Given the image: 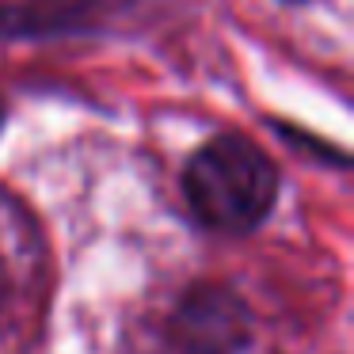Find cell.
Segmentation results:
<instances>
[{
	"label": "cell",
	"instance_id": "1",
	"mask_svg": "<svg viewBox=\"0 0 354 354\" xmlns=\"http://www.w3.org/2000/svg\"><path fill=\"white\" fill-rule=\"evenodd\" d=\"M183 194L206 229L252 232L274 209L278 168L252 138L217 133L187 160Z\"/></svg>",
	"mask_w": 354,
	"mask_h": 354
},
{
	"label": "cell",
	"instance_id": "2",
	"mask_svg": "<svg viewBox=\"0 0 354 354\" xmlns=\"http://www.w3.org/2000/svg\"><path fill=\"white\" fill-rule=\"evenodd\" d=\"M252 339V313L225 286H194L171 316L179 354H240Z\"/></svg>",
	"mask_w": 354,
	"mask_h": 354
},
{
	"label": "cell",
	"instance_id": "3",
	"mask_svg": "<svg viewBox=\"0 0 354 354\" xmlns=\"http://www.w3.org/2000/svg\"><path fill=\"white\" fill-rule=\"evenodd\" d=\"M8 293H12V278H8V267L0 259V308L8 305Z\"/></svg>",
	"mask_w": 354,
	"mask_h": 354
},
{
	"label": "cell",
	"instance_id": "4",
	"mask_svg": "<svg viewBox=\"0 0 354 354\" xmlns=\"http://www.w3.org/2000/svg\"><path fill=\"white\" fill-rule=\"evenodd\" d=\"M4 118H8V107H4V100H0V130H4Z\"/></svg>",
	"mask_w": 354,
	"mask_h": 354
},
{
	"label": "cell",
	"instance_id": "5",
	"mask_svg": "<svg viewBox=\"0 0 354 354\" xmlns=\"http://www.w3.org/2000/svg\"><path fill=\"white\" fill-rule=\"evenodd\" d=\"M293 4H305V0H293Z\"/></svg>",
	"mask_w": 354,
	"mask_h": 354
}]
</instances>
